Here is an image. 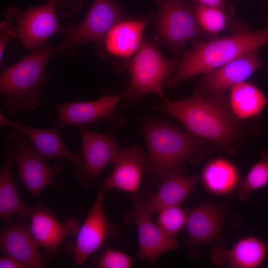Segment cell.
I'll use <instances>...</instances> for the list:
<instances>
[{
  "label": "cell",
  "instance_id": "484cf974",
  "mask_svg": "<svg viewBox=\"0 0 268 268\" xmlns=\"http://www.w3.org/2000/svg\"><path fill=\"white\" fill-rule=\"evenodd\" d=\"M189 3L200 25L206 33L216 35L227 29L234 17V8L228 5L225 8L202 5L195 0Z\"/></svg>",
  "mask_w": 268,
  "mask_h": 268
},
{
  "label": "cell",
  "instance_id": "ba28073f",
  "mask_svg": "<svg viewBox=\"0 0 268 268\" xmlns=\"http://www.w3.org/2000/svg\"><path fill=\"white\" fill-rule=\"evenodd\" d=\"M4 15L7 20L15 22L17 38L32 51L44 46L50 37L65 32L58 21L54 0L24 11L12 6L5 11Z\"/></svg>",
  "mask_w": 268,
  "mask_h": 268
},
{
  "label": "cell",
  "instance_id": "836d02e7",
  "mask_svg": "<svg viewBox=\"0 0 268 268\" xmlns=\"http://www.w3.org/2000/svg\"><path fill=\"white\" fill-rule=\"evenodd\" d=\"M14 122L11 121L4 114L0 111V125L4 127H12Z\"/></svg>",
  "mask_w": 268,
  "mask_h": 268
},
{
  "label": "cell",
  "instance_id": "7a4b0ae2",
  "mask_svg": "<svg viewBox=\"0 0 268 268\" xmlns=\"http://www.w3.org/2000/svg\"><path fill=\"white\" fill-rule=\"evenodd\" d=\"M143 134L148 148L145 171L156 182L167 176L184 174V163H198L204 155L217 149L212 144L168 123L146 122Z\"/></svg>",
  "mask_w": 268,
  "mask_h": 268
},
{
  "label": "cell",
  "instance_id": "603a6c76",
  "mask_svg": "<svg viewBox=\"0 0 268 268\" xmlns=\"http://www.w3.org/2000/svg\"><path fill=\"white\" fill-rule=\"evenodd\" d=\"M13 163L11 153L7 149L0 171V217L5 221H9L15 216L31 217L38 204L30 206L22 201L11 170Z\"/></svg>",
  "mask_w": 268,
  "mask_h": 268
},
{
  "label": "cell",
  "instance_id": "9c48e42d",
  "mask_svg": "<svg viewBox=\"0 0 268 268\" xmlns=\"http://www.w3.org/2000/svg\"><path fill=\"white\" fill-rule=\"evenodd\" d=\"M127 90L119 94H105L89 101L53 103L57 112L54 127L61 129L71 126H83L100 120L110 122L113 129L123 124L124 118L117 112L118 104L128 96Z\"/></svg>",
  "mask_w": 268,
  "mask_h": 268
},
{
  "label": "cell",
  "instance_id": "f1b7e54d",
  "mask_svg": "<svg viewBox=\"0 0 268 268\" xmlns=\"http://www.w3.org/2000/svg\"><path fill=\"white\" fill-rule=\"evenodd\" d=\"M133 264L132 258L121 251L108 249L99 258L97 267L100 268H130Z\"/></svg>",
  "mask_w": 268,
  "mask_h": 268
},
{
  "label": "cell",
  "instance_id": "d4e9b609",
  "mask_svg": "<svg viewBox=\"0 0 268 268\" xmlns=\"http://www.w3.org/2000/svg\"><path fill=\"white\" fill-rule=\"evenodd\" d=\"M268 102L264 93L252 83L244 81L231 88L229 105L240 120L257 118Z\"/></svg>",
  "mask_w": 268,
  "mask_h": 268
},
{
  "label": "cell",
  "instance_id": "52a82bcc",
  "mask_svg": "<svg viewBox=\"0 0 268 268\" xmlns=\"http://www.w3.org/2000/svg\"><path fill=\"white\" fill-rule=\"evenodd\" d=\"M128 15L115 0H94L83 21L76 26H66L64 39L55 47L56 55L73 54L79 46L100 44L109 31Z\"/></svg>",
  "mask_w": 268,
  "mask_h": 268
},
{
  "label": "cell",
  "instance_id": "8fae6325",
  "mask_svg": "<svg viewBox=\"0 0 268 268\" xmlns=\"http://www.w3.org/2000/svg\"><path fill=\"white\" fill-rule=\"evenodd\" d=\"M158 5L155 26L168 46L179 48L206 33L200 25L188 1L155 0Z\"/></svg>",
  "mask_w": 268,
  "mask_h": 268
},
{
  "label": "cell",
  "instance_id": "d6986e66",
  "mask_svg": "<svg viewBox=\"0 0 268 268\" xmlns=\"http://www.w3.org/2000/svg\"><path fill=\"white\" fill-rule=\"evenodd\" d=\"M268 244L254 237L241 238L227 249L222 246H215L211 251V259L218 266L236 268H256L263 264Z\"/></svg>",
  "mask_w": 268,
  "mask_h": 268
},
{
  "label": "cell",
  "instance_id": "2e32d148",
  "mask_svg": "<svg viewBox=\"0 0 268 268\" xmlns=\"http://www.w3.org/2000/svg\"><path fill=\"white\" fill-rule=\"evenodd\" d=\"M186 212L185 227L189 246L205 243L218 244L222 241L225 210L221 205L202 202L187 210Z\"/></svg>",
  "mask_w": 268,
  "mask_h": 268
},
{
  "label": "cell",
  "instance_id": "ffe728a7",
  "mask_svg": "<svg viewBox=\"0 0 268 268\" xmlns=\"http://www.w3.org/2000/svg\"><path fill=\"white\" fill-rule=\"evenodd\" d=\"M13 127L27 137L36 153L46 161L57 159L74 165L82 159V154L66 147L60 135V129L57 128H38L18 122H14Z\"/></svg>",
  "mask_w": 268,
  "mask_h": 268
},
{
  "label": "cell",
  "instance_id": "e0dca14e",
  "mask_svg": "<svg viewBox=\"0 0 268 268\" xmlns=\"http://www.w3.org/2000/svg\"><path fill=\"white\" fill-rule=\"evenodd\" d=\"M146 156L143 150L136 146L118 149L111 161L115 168L103 180V189L109 191L116 189L136 193L145 171Z\"/></svg>",
  "mask_w": 268,
  "mask_h": 268
},
{
  "label": "cell",
  "instance_id": "4dcf8cb0",
  "mask_svg": "<svg viewBox=\"0 0 268 268\" xmlns=\"http://www.w3.org/2000/svg\"><path fill=\"white\" fill-rule=\"evenodd\" d=\"M11 21L7 20L0 24V61H2L7 43L12 39L17 38V28Z\"/></svg>",
  "mask_w": 268,
  "mask_h": 268
},
{
  "label": "cell",
  "instance_id": "ac0fdd59",
  "mask_svg": "<svg viewBox=\"0 0 268 268\" xmlns=\"http://www.w3.org/2000/svg\"><path fill=\"white\" fill-rule=\"evenodd\" d=\"M2 252L19 260L27 268H43L52 257L41 253L28 225L9 222L0 231Z\"/></svg>",
  "mask_w": 268,
  "mask_h": 268
},
{
  "label": "cell",
  "instance_id": "5b68a950",
  "mask_svg": "<svg viewBox=\"0 0 268 268\" xmlns=\"http://www.w3.org/2000/svg\"><path fill=\"white\" fill-rule=\"evenodd\" d=\"M179 64L178 61L164 58L153 44L142 43L134 57L126 65L125 69L131 77L126 98L134 103L152 93L166 100L163 95L164 86Z\"/></svg>",
  "mask_w": 268,
  "mask_h": 268
},
{
  "label": "cell",
  "instance_id": "cb8c5ba5",
  "mask_svg": "<svg viewBox=\"0 0 268 268\" xmlns=\"http://www.w3.org/2000/svg\"><path fill=\"white\" fill-rule=\"evenodd\" d=\"M241 178L237 166L231 161L217 157L203 167L201 180L205 189L212 194L223 196L233 192Z\"/></svg>",
  "mask_w": 268,
  "mask_h": 268
},
{
  "label": "cell",
  "instance_id": "d6a6232c",
  "mask_svg": "<svg viewBox=\"0 0 268 268\" xmlns=\"http://www.w3.org/2000/svg\"><path fill=\"white\" fill-rule=\"evenodd\" d=\"M199 4L207 7L225 8L228 5L226 0H195Z\"/></svg>",
  "mask_w": 268,
  "mask_h": 268
},
{
  "label": "cell",
  "instance_id": "4316f807",
  "mask_svg": "<svg viewBox=\"0 0 268 268\" xmlns=\"http://www.w3.org/2000/svg\"><path fill=\"white\" fill-rule=\"evenodd\" d=\"M268 184V149L264 150L260 160L254 164L246 176L241 178L237 188L242 201H247L251 193Z\"/></svg>",
  "mask_w": 268,
  "mask_h": 268
},
{
  "label": "cell",
  "instance_id": "30bf717a",
  "mask_svg": "<svg viewBox=\"0 0 268 268\" xmlns=\"http://www.w3.org/2000/svg\"><path fill=\"white\" fill-rule=\"evenodd\" d=\"M130 201L132 209L125 214L124 222L137 228L139 240L137 259L154 264L164 253L178 249L179 245L175 237L166 234L152 221V214L146 207L143 197L134 193Z\"/></svg>",
  "mask_w": 268,
  "mask_h": 268
},
{
  "label": "cell",
  "instance_id": "83f0119b",
  "mask_svg": "<svg viewBox=\"0 0 268 268\" xmlns=\"http://www.w3.org/2000/svg\"><path fill=\"white\" fill-rule=\"evenodd\" d=\"M158 212V225L168 235L175 237L185 226L187 212L180 205L167 207Z\"/></svg>",
  "mask_w": 268,
  "mask_h": 268
},
{
  "label": "cell",
  "instance_id": "1f68e13d",
  "mask_svg": "<svg viewBox=\"0 0 268 268\" xmlns=\"http://www.w3.org/2000/svg\"><path fill=\"white\" fill-rule=\"evenodd\" d=\"M25 265L19 260L10 256L0 257V268H25Z\"/></svg>",
  "mask_w": 268,
  "mask_h": 268
},
{
  "label": "cell",
  "instance_id": "44dd1931",
  "mask_svg": "<svg viewBox=\"0 0 268 268\" xmlns=\"http://www.w3.org/2000/svg\"><path fill=\"white\" fill-rule=\"evenodd\" d=\"M199 179L197 175L186 176L184 174L167 176L156 192H144L147 210L152 214L167 207L180 205L194 191Z\"/></svg>",
  "mask_w": 268,
  "mask_h": 268
},
{
  "label": "cell",
  "instance_id": "6da1fadb",
  "mask_svg": "<svg viewBox=\"0 0 268 268\" xmlns=\"http://www.w3.org/2000/svg\"><path fill=\"white\" fill-rule=\"evenodd\" d=\"M152 109L171 116L189 133L229 154L236 153L245 134V126L232 112L225 95L198 89L191 98L166 100Z\"/></svg>",
  "mask_w": 268,
  "mask_h": 268
},
{
  "label": "cell",
  "instance_id": "4fadbf2b",
  "mask_svg": "<svg viewBox=\"0 0 268 268\" xmlns=\"http://www.w3.org/2000/svg\"><path fill=\"white\" fill-rule=\"evenodd\" d=\"M77 128L81 136L82 159L72 165V171L80 184L87 188L111 162L119 146L109 134L91 131L84 125Z\"/></svg>",
  "mask_w": 268,
  "mask_h": 268
},
{
  "label": "cell",
  "instance_id": "8992f818",
  "mask_svg": "<svg viewBox=\"0 0 268 268\" xmlns=\"http://www.w3.org/2000/svg\"><path fill=\"white\" fill-rule=\"evenodd\" d=\"M6 139L9 144L7 149L13 163L17 164L19 180L36 198L47 186H52L59 190L66 188L65 182L56 180L64 169L63 160L48 165L36 153L27 137L15 129L7 134Z\"/></svg>",
  "mask_w": 268,
  "mask_h": 268
},
{
  "label": "cell",
  "instance_id": "f546056e",
  "mask_svg": "<svg viewBox=\"0 0 268 268\" xmlns=\"http://www.w3.org/2000/svg\"><path fill=\"white\" fill-rule=\"evenodd\" d=\"M58 17L65 18L78 12L84 0H54Z\"/></svg>",
  "mask_w": 268,
  "mask_h": 268
},
{
  "label": "cell",
  "instance_id": "3957f363",
  "mask_svg": "<svg viewBox=\"0 0 268 268\" xmlns=\"http://www.w3.org/2000/svg\"><path fill=\"white\" fill-rule=\"evenodd\" d=\"M268 44V25L260 30L237 28L228 36L195 41L185 54L167 84L173 88L190 78L220 67L250 51Z\"/></svg>",
  "mask_w": 268,
  "mask_h": 268
},
{
  "label": "cell",
  "instance_id": "7c38bea8",
  "mask_svg": "<svg viewBox=\"0 0 268 268\" xmlns=\"http://www.w3.org/2000/svg\"><path fill=\"white\" fill-rule=\"evenodd\" d=\"M103 201V193L99 191L75 240L69 242L65 247L67 253L73 256L74 263L79 266H82L107 239L119 234L120 226L109 222L104 213Z\"/></svg>",
  "mask_w": 268,
  "mask_h": 268
},
{
  "label": "cell",
  "instance_id": "5bb4252c",
  "mask_svg": "<svg viewBox=\"0 0 268 268\" xmlns=\"http://www.w3.org/2000/svg\"><path fill=\"white\" fill-rule=\"evenodd\" d=\"M264 65L259 49L250 51L204 73L199 89L205 93L225 95L228 89L245 81Z\"/></svg>",
  "mask_w": 268,
  "mask_h": 268
},
{
  "label": "cell",
  "instance_id": "9a60e30c",
  "mask_svg": "<svg viewBox=\"0 0 268 268\" xmlns=\"http://www.w3.org/2000/svg\"><path fill=\"white\" fill-rule=\"evenodd\" d=\"M30 217L28 227L32 237L38 247L43 248L45 253L51 257L59 253L65 238L76 236L80 228L74 218L68 217L60 222L39 203Z\"/></svg>",
  "mask_w": 268,
  "mask_h": 268
},
{
  "label": "cell",
  "instance_id": "7402d4cb",
  "mask_svg": "<svg viewBox=\"0 0 268 268\" xmlns=\"http://www.w3.org/2000/svg\"><path fill=\"white\" fill-rule=\"evenodd\" d=\"M145 27L144 21L123 20L109 31L100 44L110 55L128 58L140 47Z\"/></svg>",
  "mask_w": 268,
  "mask_h": 268
},
{
  "label": "cell",
  "instance_id": "277c9868",
  "mask_svg": "<svg viewBox=\"0 0 268 268\" xmlns=\"http://www.w3.org/2000/svg\"><path fill=\"white\" fill-rule=\"evenodd\" d=\"M55 54L54 46L44 45L1 72L0 93L11 114L16 116L40 106L42 84L49 79L45 67Z\"/></svg>",
  "mask_w": 268,
  "mask_h": 268
}]
</instances>
